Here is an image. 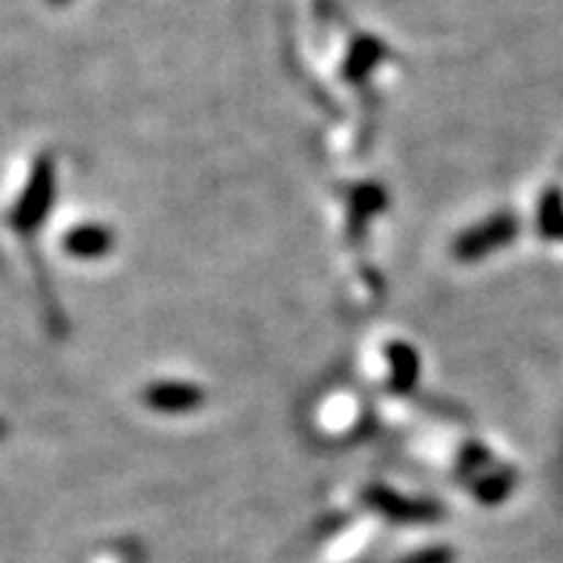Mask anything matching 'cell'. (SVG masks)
<instances>
[{
	"mask_svg": "<svg viewBox=\"0 0 563 563\" xmlns=\"http://www.w3.org/2000/svg\"><path fill=\"white\" fill-rule=\"evenodd\" d=\"M55 194H58V176H55V162L49 156H41L30 173V181L18 196L15 208L9 213V224L21 236H35V230L53 210Z\"/></svg>",
	"mask_w": 563,
	"mask_h": 563,
	"instance_id": "obj_1",
	"label": "cell"
},
{
	"mask_svg": "<svg viewBox=\"0 0 563 563\" xmlns=\"http://www.w3.org/2000/svg\"><path fill=\"white\" fill-rule=\"evenodd\" d=\"M515 236H518V219L509 213H497L483 224H477L475 230H466L454 242V256L460 262H477L483 256H489L492 251H497V247H504Z\"/></svg>",
	"mask_w": 563,
	"mask_h": 563,
	"instance_id": "obj_2",
	"label": "cell"
},
{
	"mask_svg": "<svg viewBox=\"0 0 563 563\" xmlns=\"http://www.w3.org/2000/svg\"><path fill=\"white\" fill-rule=\"evenodd\" d=\"M365 504L379 515H386L388 520H400V523H429V520L443 518V509L434 500H408L386 486L365 489Z\"/></svg>",
	"mask_w": 563,
	"mask_h": 563,
	"instance_id": "obj_3",
	"label": "cell"
},
{
	"mask_svg": "<svg viewBox=\"0 0 563 563\" xmlns=\"http://www.w3.org/2000/svg\"><path fill=\"white\" fill-rule=\"evenodd\" d=\"M144 402L162 415H187L205 402V391L190 383H153L144 391Z\"/></svg>",
	"mask_w": 563,
	"mask_h": 563,
	"instance_id": "obj_4",
	"label": "cell"
},
{
	"mask_svg": "<svg viewBox=\"0 0 563 563\" xmlns=\"http://www.w3.org/2000/svg\"><path fill=\"white\" fill-rule=\"evenodd\" d=\"M112 245H115V236L104 224H81L64 236V251L73 260H101L112 251Z\"/></svg>",
	"mask_w": 563,
	"mask_h": 563,
	"instance_id": "obj_5",
	"label": "cell"
},
{
	"mask_svg": "<svg viewBox=\"0 0 563 563\" xmlns=\"http://www.w3.org/2000/svg\"><path fill=\"white\" fill-rule=\"evenodd\" d=\"M388 360H391V388L394 391H411L420 377V356L411 345H402V342H394L388 349Z\"/></svg>",
	"mask_w": 563,
	"mask_h": 563,
	"instance_id": "obj_6",
	"label": "cell"
},
{
	"mask_svg": "<svg viewBox=\"0 0 563 563\" xmlns=\"http://www.w3.org/2000/svg\"><path fill=\"white\" fill-rule=\"evenodd\" d=\"M386 208V190L379 185H363L356 187L351 196V233H363L365 224L374 213H383Z\"/></svg>",
	"mask_w": 563,
	"mask_h": 563,
	"instance_id": "obj_7",
	"label": "cell"
},
{
	"mask_svg": "<svg viewBox=\"0 0 563 563\" xmlns=\"http://www.w3.org/2000/svg\"><path fill=\"white\" fill-rule=\"evenodd\" d=\"M511 489H515V481H511L509 472H497V475L483 477V481L475 483L477 500H483L486 506L500 504V500H504Z\"/></svg>",
	"mask_w": 563,
	"mask_h": 563,
	"instance_id": "obj_8",
	"label": "cell"
},
{
	"mask_svg": "<svg viewBox=\"0 0 563 563\" xmlns=\"http://www.w3.org/2000/svg\"><path fill=\"white\" fill-rule=\"evenodd\" d=\"M541 230L543 236H558L563 233V208L558 194H549L541 205Z\"/></svg>",
	"mask_w": 563,
	"mask_h": 563,
	"instance_id": "obj_9",
	"label": "cell"
},
{
	"mask_svg": "<svg viewBox=\"0 0 563 563\" xmlns=\"http://www.w3.org/2000/svg\"><path fill=\"white\" fill-rule=\"evenodd\" d=\"M400 563H454V549L452 547L420 549V552H415V555L402 558Z\"/></svg>",
	"mask_w": 563,
	"mask_h": 563,
	"instance_id": "obj_10",
	"label": "cell"
},
{
	"mask_svg": "<svg viewBox=\"0 0 563 563\" xmlns=\"http://www.w3.org/2000/svg\"><path fill=\"white\" fill-rule=\"evenodd\" d=\"M483 463H489V454L483 452V449H468L466 454H463V460H460V468H463V472H468V475H472V472H475L477 466H483Z\"/></svg>",
	"mask_w": 563,
	"mask_h": 563,
	"instance_id": "obj_11",
	"label": "cell"
},
{
	"mask_svg": "<svg viewBox=\"0 0 563 563\" xmlns=\"http://www.w3.org/2000/svg\"><path fill=\"white\" fill-rule=\"evenodd\" d=\"M3 438H7V422L0 420V440H3Z\"/></svg>",
	"mask_w": 563,
	"mask_h": 563,
	"instance_id": "obj_12",
	"label": "cell"
}]
</instances>
